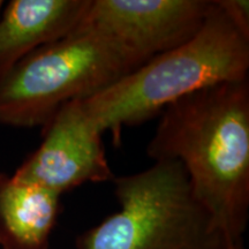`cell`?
Here are the masks:
<instances>
[{
    "label": "cell",
    "mask_w": 249,
    "mask_h": 249,
    "mask_svg": "<svg viewBox=\"0 0 249 249\" xmlns=\"http://www.w3.org/2000/svg\"><path fill=\"white\" fill-rule=\"evenodd\" d=\"M61 196L0 173V249H49Z\"/></svg>",
    "instance_id": "obj_8"
},
{
    "label": "cell",
    "mask_w": 249,
    "mask_h": 249,
    "mask_svg": "<svg viewBox=\"0 0 249 249\" xmlns=\"http://www.w3.org/2000/svg\"><path fill=\"white\" fill-rule=\"evenodd\" d=\"M224 249H246L244 246V241L239 240V241H233V242H227L224 246Z\"/></svg>",
    "instance_id": "obj_10"
},
{
    "label": "cell",
    "mask_w": 249,
    "mask_h": 249,
    "mask_svg": "<svg viewBox=\"0 0 249 249\" xmlns=\"http://www.w3.org/2000/svg\"><path fill=\"white\" fill-rule=\"evenodd\" d=\"M90 0H12L0 15V81L37 49L73 33Z\"/></svg>",
    "instance_id": "obj_7"
},
{
    "label": "cell",
    "mask_w": 249,
    "mask_h": 249,
    "mask_svg": "<svg viewBox=\"0 0 249 249\" xmlns=\"http://www.w3.org/2000/svg\"><path fill=\"white\" fill-rule=\"evenodd\" d=\"M132 71L111 42L76 28L27 55L0 81V124L42 128L62 105L101 91Z\"/></svg>",
    "instance_id": "obj_4"
},
{
    "label": "cell",
    "mask_w": 249,
    "mask_h": 249,
    "mask_svg": "<svg viewBox=\"0 0 249 249\" xmlns=\"http://www.w3.org/2000/svg\"><path fill=\"white\" fill-rule=\"evenodd\" d=\"M113 185L120 209L77 236L76 249H224L180 161H155Z\"/></svg>",
    "instance_id": "obj_3"
},
{
    "label": "cell",
    "mask_w": 249,
    "mask_h": 249,
    "mask_svg": "<svg viewBox=\"0 0 249 249\" xmlns=\"http://www.w3.org/2000/svg\"><path fill=\"white\" fill-rule=\"evenodd\" d=\"M248 71L249 38L214 0L194 37L81 98V107L119 145L126 127L147 123L172 103L207 87L248 79Z\"/></svg>",
    "instance_id": "obj_2"
},
{
    "label": "cell",
    "mask_w": 249,
    "mask_h": 249,
    "mask_svg": "<svg viewBox=\"0 0 249 249\" xmlns=\"http://www.w3.org/2000/svg\"><path fill=\"white\" fill-rule=\"evenodd\" d=\"M230 21L249 38V2L247 0H216Z\"/></svg>",
    "instance_id": "obj_9"
},
{
    "label": "cell",
    "mask_w": 249,
    "mask_h": 249,
    "mask_svg": "<svg viewBox=\"0 0 249 249\" xmlns=\"http://www.w3.org/2000/svg\"><path fill=\"white\" fill-rule=\"evenodd\" d=\"M42 142L14 177L58 195L85 183L113 181L103 133L86 116L80 99L68 102L42 127Z\"/></svg>",
    "instance_id": "obj_6"
},
{
    "label": "cell",
    "mask_w": 249,
    "mask_h": 249,
    "mask_svg": "<svg viewBox=\"0 0 249 249\" xmlns=\"http://www.w3.org/2000/svg\"><path fill=\"white\" fill-rule=\"evenodd\" d=\"M147 154L180 161L225 244L242 240L249 216L248 79L207 87L165 107Z\"/></svg>",
    "instance_id": "obj_1"
},
{
    "label": "cell",
    "mask_w": 249,
    "mask_h": 249,
    "mask_svg": "<svg viewBox=\"0 0 249 249\" xmlns=\"http://www.w3.org/2000/svg\"><path fill=\"white\" fill-rule=\"evenodd\" d=\"M4 6H5L4 1H2V0H0V15H1V12H2V9H4Z\"/></svg>",
    "instance_id": "obj_11"
},
{
    "label": "cell",
    "mask_w": 249,
    "mask_h": 249,
    "mask_svg": "<svg viewBox=\"0 0 249 249\" xmlns=\"http://www.w3.org/2000/svg\"><path fill=\"white\" fill-rule=\"evenodd\" d=\"M211 5L210 0H90L77 28L111 42L135 70L194 37Z\"/></svg>",
    "instance_id": "obj_5"
}]
</instances>
